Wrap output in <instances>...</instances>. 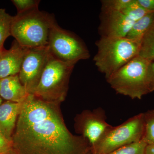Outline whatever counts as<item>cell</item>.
<instances>
[{"instance_id":"obj_18","label":"cell","mask_w":154,"mask_h":154,"mask_svg":"<svg viewBox=\"0 0 154 154\" xmlns=\"http://www.w3.org/2000/svg\"><path fill=\"white\" fill-rule=\"evenodd\" d=\"M128 18L133 22H136L148 14L137 2V0H131L126 8L122 12Z\"/></svg>"},{"instance_id":"obj_23","label":"cell","mask_w":154,"mask_h":154,"mask_svg":"<svg viewBox=\"0 0 154 154\" xmlns=\"http://www.w3.org/2000/svg\"><path fill=\"white\" fill-rule=\"evenodd\" d=\"M137 2L149 13L154 12V0H137Z\"/></svg>"},{"instance_id":"obj_12","label":"cell","mask_w":154,"mask_h":154,"mask_svg":"<svg viewBox=\"0 0 154 154\" xmlns=\"http://www.w3.org/2000/svg\"><path fill=\"white\" fill-rule=\"evenodd\" d=\"M23 102L6 101L0 105V130L9 140L12 141Z\"/></svg>"},{"instance_id":"obj_1","label":"cell","mask_w":154,"mask_h":154,"mask_svg":"<svg viewBox=\"0 0 154 154\" xmlns=\"http://www.w3.org/2000/svg\"><path fill=\"white\" fill-rule=\"evenodd\" d=\"M60 105L28 96L12 137L16 154H91L88 140L67 128Z\"/></svg>"},{"instance_id":"obj_8","label":"cell","mask_w":154,"mask_h":154,"mask_svg":"<svg viewBox=\"0 0 154 154\" xmlns=\"http://www.w3.org/2000/svg\"><path fill=\"white\" fill-rule=\"evenodd\" d=\"M50 57L48 46L28 48L19 73L20 82L33 94Z\"/></svg>"},{"instance_id":"obj_4","label":"cell","mask_w":154,"mask_h":154,"mask_svg":"<svg viewBox=\"0 0 154 154\" xmlns=\"http://www.w3.org/2000/svg\"><path fill=\"white\" fill-rule=\"evenodd\" d=\"M152 62L136 57L107 79L117 94L132 99H141L151 93L148 75Z\"/></svg>"},{"instance_id":"obj_9","label":"cell","mask_w":154,"mask_h":154,"mask_svg":"<svg viewBox=\"0 0 154 154\" xmlns=\"http://www.w3.org/2000/svg\"><path fill=\"white\" fill-rule=\"evenodd\" d=\"M106 119L105 111L100 107L93 110H83L74 119L75 131L88 140L92 149L111 125L107 123Z\"/></svg>"},{"instance_id":"obj_20","label":"cell","mask_w":154,"mask_h":154,"mask_svg":"<svg viewBox=\"0 0 154 154\" xmlns=\"http://www.w3.org/2000/svg\"><path fill=\"white\" fill-rule=\"evenodd\" d=\"M131 0H103L101 1L102 12H122Z\"/></svg>"},{"instance_id":"obj_19","label":"cell","mask_w":154,"mask_h":154,"mask_svg":"<svg viewBox=\"0 0 154 154\" xmlns=\"http://www.w3.org/2000/svg\"><path fill=\"white\" fill-rule=\"evenodd\" d=\"M147 145V144L142 140L106 154H145Z\"/></svg>"},{"instance_id":"obj_27","label":"cell","mask_w":154,"mask_h":154,"mask_svg":"<svg viewBox=\"0 0 154 154\" xmlns=\"http://www.w3.org/2000/svg\"><path fill=\"white\" fill-rule=\"evenodd\" d=\"M3 50H0V54H1V53H2V51Z\"/></svg>"},{"instance_id":"obj_26","label":"cell","mask_w":154,"mask_h":154,"mask_svg":"<svg viewBox=\"0 0 154 154\" xmlns=\"http://www.w3.org/2000/svg\"><path fill=\"white\" fill-rule=\"evenodd\" d=\"M3 103V99L1 98V96H0V105H2V103Z\"/></svg>"},{"instance_id":"obj_2","label":"cell","mask_w":154,"mask_h":154,"mask_svg":"<svg viewBox=\"0 0 154 154\" xmlns=\"http://www.w3.org/2000/svg\"><path fill=\"white\" fill-rule=\"evenodd\" d=\"M57 23L54 16L38 9L13 17L11 36L22 47L48 46L51 30Z\"/></svg>"},{"instance_id":"obj_5","label":"cell","mask_w":154,"mask_h":154,"mask_svg":"<svg viewBox=\"0 0 154 154\" xmlns=\"http://www.w3.org/2000/svg\"><path fill=\"white\" fill-rule=\"evenodd\" d=\"M75 66L51 55L38 85L32 95L46 102L61 103L66 98L70 77Z\"/></svg>"},{"instance_id":"obj_16","label":"cell","mask_w":154,"mask_h":154,"mask_svg":"<svg viewBox=\"0 0 154 154\" xmlns=\"http://www.w3.org/2000/svg\"><path fill=\"white\" fill-rule=\"evenodd\" d=\"M13 16L6 12L5 9H0V50L5 48L4 44L9 36H11Z\"/></svg>"},{"instance_id":"obj_6","label":"cell","mask_w":154,"mask_h":154,"mask_svg":"<svg viewBox=\"0 0 154 154\" xmlns=\"http://www.w3.org/2000/svg\"><path fill=\"white\" fill-rule=\"evenodd\" d=\"M144 131L143 113L132 116L118 126L107 128L95 145L91 154H106L142 140Z\"/></svg>"},{"instance_id":"obj_22","label":"cell","mask_w":154,"mask_h":154,"mask_svg":"<svg viewBox=\"0 0 154 154\" xmlns=\"http://www.w3.org/2000/svg\"><path fill=\"white\" fill-rule=\"evenodd\" d=\"M0 154H16L14 144L0 130Z\"/></svg>"},{"instance_id":"obj_3","label":"cell","mask_w":154,"mask_h":154,"mask_svg":"<svg viewBox=\"0 0 154 154\" xmlns=\"http://www.w3.org/2000/svg\"><path fill=\"white\" fill-rule=\"evenodd\" d=\"M98 51L94 61L106 80L136 57L138 56L141 42L126 38L101 37L96 42Z\"/></svg>"},{"instance_id":"obj_24","label":"cell","mask_w":154,"mask_h":154,"mask_svg":"<svg viewBox=\"0 0 154 154\" xmlns=\"http://www.w3.org/2000/svg\"><path fill=\"white\" fill-rule=\"evenodd\" d=\"M148 75L151 92L152 93L154 91V61L152 62L149 65Z\"/></svg>"},{"instance_id":"obj_17","label":"cell","mask_w":154,"mask_h":154,"mask_svg":"<svg viewBox=\"0 0 154 154\" xmlns=\"http://www.w3.org/2000/svg\"><path fill=\"white\" fill-rule=\"evenodd\" d=\"M144 131L143 140L147 144L154 143V109L143 113Z\"/></svg>"},{"instance_id":"obj_10","label":"cell","mask_w":154,"mask_h":154,"mask_svg":"<svg viewBox=\"0 0 154 154\" xmlns=\"http://www.w3.org/2000/svg\"><path fill=\"white\" fill-rule=\"evenodd\" d=\"M99 33L101 37H126L134 22L119 11L102 12Z\"/></svg>"},{"instance_id":"obj_25","label":"cell","mask_w":154,"mask_h":154,"mask_svg":"<svg viewBox=\"0 0 154 154\" xmlns=\"http://www.w3.org/2000/svg\"><path fill=\"white\" fill-rule=\"evenodd\" d=\"M145 154H154V143L147 145Z\"/></svg>"},{"instance_id":"obj_13","label":"cell","mask_w":154,"mask_h":154,"mask_svg":"<svg viewBox=\"0 0 154 154\" xmlns=\"http://www.w3.org/2000/svg\"><path fill=\"white\" fill-rule=\"evenodd\" d=\"M29 95L20 82L19 74L0 80V96L6 101L22 103Z\"/></svg>"},{"instance_id":"obj_11","label":"cell","mask_w":154,"mask_h":154,"mask_svg":"<svg viewBox=\"0 0 154 154\" xmlns=\"http://www.w3.org/2000/svg\"><path fill=\"white\" fill-rule=\"evenodd\" d=\"M27 49L15 40L10 49L2 51L0 54V80L19 74Z\"/></svg>"},{"instance_id":"obj_21","label":"cell","mask_w":154,"mask_h":154,"mask_svg":"<svg viewBox=\"0 0 154 154\" xmlns=\"http://www.w3.org/2000/svg\"><path fill=\"white\" fill-rule=\"evenodd\" d=\"M17 10V14H20L38 9L40 1L39 0H12Z\"/></svg>"},{"instance_id":"obj_7","label":"cell","mask_w":154,"mask_h":154,"mask_svg":"<svg viewBox=\"0 0 154 154\" xmlns=\"http://www.w3.org/2000/svg\"><path fill=\"white\" fill-rule=\"evenodd\" d=\"M48 47L53 57L74 66L91 56L82 40L74 33L61 28L57 23L51 30Z\"/></svg>"},{"instance_id":"obj_15","label":"cell","mask_w":154,"mask_h":154,"mask_svg":"<svg viewBox=\"0 0 154 154\" xmlns=\"http://www.w3.org/2000/svg\"><path fill=\"white\" fill-rule=\"evenodd\" d=\"M138 56L149 61H154V24L143 38Z\"/></svg>"},{"instance_id":"obj_14","label":"cell","mask_w":154,"mask_h":154,"mask_svg":"<svg viewBox=\"0 0 154 154\" xmlns=\"http://www.w3.org/2000/svg\"><path fill=\"white\" fill-rule=\"evenodd\" d=\"M154 24V12L149 13L134 22L126 38L141 42L145 34Z\"/></svg>"}]
</instances>
